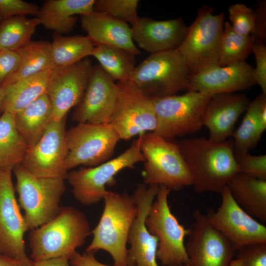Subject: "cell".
I'll return each mask as SVG.
<instances>
[{
  "label": "cell",
  "mask_w": 266,
  "mask_h": 266,
  "mask_svg": "<svg viewBox=\"0 0 266 266\" xmlns=\"http://www.w3.org/2000/svg\"><path fill=\"white\" fill-rule=\"evenodd\" d=\"M178 144L198 194H220L239 173L232 139L215 141L204 137L185 138Z\"/></svg>",
  "instance_id": "obj_1"
},
{
  "label": "cell",
  "mask_w": 266,
  "mask_h": 266,
  "mask_svg": "<svg viewBox=\"0 0 266 266\" xmlns=\"http://www.w3.org/2000/svg\"><path fill=\"white\" fill-rule=\"evenodd\" d=\"M90 233V225L83 212L72 206H62L53 219L31 231L30 259L36 262L62 257L70 259Z\"/></svg>",
  "instance_id": "obj_2"
},
{
  "label": "cell",
  "mask_w": 266,
  "mask_h": 266,
  "mask_svg": "<svg viewBox=\"0 0 266 266\" xmlns=\"http://www.w3.org/2000/svg\"><path fill=\"white\" fill-rule=\"evenodd\" d=\"M103 210L92 232L93 239L86 251L108 252L116 266H127V244L138 207L133 196L107 191L104 196Z\"/></svg>",
  "instance_id": "obj_3"
},
{
  "label": "cell",
  "mask_w": 266,
  "mask_h": 266,
  "mask_svg": "<svg viewBox=\"0 0 266 266\" xmlns=\"http://www.w3.org/2000/svg\"><path fill=\"white\" fill-rule=\"evenodd\" d=\"M145 159L142 172L146 185H163L179 191L192 185L191 177L178 143L167 140L153 132L139 135Z\"/></svg>",
  "instance_id": "obj_4"
},
{
  "label": "cell",
  "mask_w": 266,
  "mask_h": 266,
  "mask_svg": "<svg viewBox=\"0 0 266 266\" xmlns=\"http://www.w3.org/2000/svg\"><path fill=\"white\" fill-rule=\"evenodd\" d=\"M13 170L19 206L24 211L28 230L37 228L53 219L62 207L60 204L66 190L65 179L36 176L20 165Z\"/></svg>",
  "instance_id": "obj_5"
},
{
  "label": "cell",
  "mask_w": 266,
  "mask_h": 266,
  "mask_svg": "<svg viewBox=\"0 0 266 266\" xmlns=\"http://www.w3.org/2000/svg\"><path fill=\"white\" fill-rule=\"evenodd\" d=\"M190 74L177 49L150 55L135 66L127 82L152 98L187 90Z\"/></svg>",
  "instance_id": "obj_6"
},
{
  "label": "cell",
  "mask_w": 266,
  "mask_h": 266,
  "mask_svg": "<svg viewBox=\"0 0 266 266\" xmlns=\"http://www.w3.org/2000/svg\"><path fill=\"white\" fill-rule=\"evenodd\" d=\"M211 97L188 91L181 95L152 98L157 118L153 133L168 141L196 133L203 126L205 110Z\"/></svg>",
  "instance_id": "obj_7"
},
{
  "label": "cell",
  "mask_w": 266,
  "mask_h": 266,
  "mask_svg": "<svg viewBox=\"0 0 266 266\" xmlns=\"http://www.w3.org/2000/svg\"><path fill=\"white\" fill-rule=\"evenodd\" d=\"M214 9L201 7L177 49L190 75L217 66L220 40L223 32V12L214 14Z\"/></svg>",
  "instance_id": "obj_8"
},
{
  "label": "cell",
  "mask_w": 266,
  "mask_h": 266,
  "mask_svg": "<svg viewBox=\"0 0 266 266\" xmlns=\"http://www.w3.org/2000/svg\"><path fill=\"white\" fill-rule=\"evenodd\" d=\"M140 138L117 157L93 167H82L67 172L66 179L72 187L75 199L84 205L99 202L106 193V186L113 185L116 175L123 169L134 168L139 162H144Z\"/></svg>",
  "instance_id": "obj_9"
},
{
  "label": "cell",
  "mask_w": 266,
  "mask_h": 266,
  "mask_svg": "<svg viewBox=\"0 0 266 266\" xmlns=\"http://www.w3.org/2000/svg\"><path fill=\"white\" fill-rule=\"evenodd\" d=\"M171 190L159 186V189L145 220L150 233L158 239L157 258L163 266H187L188 258L184 239L189 229L179 223L168 204Z\"/></svg>",
  "instance_id": "obj_10"
},
{
  "label": "cell",
  "mask_w": 266,
  "mask_h": 266,
  "mask_svg": "<svg viewBox=\"0 0 266 266\" xmlns=\"http://www.w3.org/2000/svg\"><path fill=\"white\" fill-rule=\"evenodd\" d=\"M67 171L79 166L93 167L107 161L120 140L108 123L78 124L66 132Z\"/></svg>",
  "instance_id": "obj_11"
},
{
  "label": "cell",
  "mask_w": 266,
  "mask_h": 266,
  "mask_svg": "<svg viewBox=\"0 0 266 266\" xmlns=\"http://www.w3.org/2000/svg\"><path fill=\"white\" fill-rule=\"evenodd\" d=\"M117 98L109 121L121 139L153 132L157 118L152 98L127 82H117Z\"/></svg>",
  "instance_id": "obj_12"
},
{
  "label": "cell",
  "mask_w": 266,
  "mask_h": 266,
  "mask_svg": "<svg viewBox=\"0 0 266 266\" xmlns=\"http://www.w3.org/2000/svg\"><path fill=\"white\" fill-rule=\"evenodd\" d=\"M193 218L185 244L187 266H229L236 249L199 209L193 211Z\"/></svg>",
  "instance_id": "obj_13"
},
{
  "label": "cell",
  "mask_w": 266,
  "mask_h": 266,
  "mask_svg": "<svg viewBox=\"0 0 266 266\" xmlns=\"http://www.w3.org/2000/svg\"><path fill=\"white\" fill-rule=\"evenodd\" d=\"M66 117L60 121H52L38 141L29 147L20 165L32 174L66 179L68 172L65 164L67 153Z\"/></svg>",
  "instance_id": "obj_14"
},
{
  "label": "cell",
  "mask_w": 266,
  "mask_h": 266,
  "mask_svg": "<svg viewBox=\"0 0 266 266\" xmlns=\"http://www.w3.org/2000/svg\"><path fill=\"white\" fill-rule=\"evenodd\" d=\"M222 201L216 211L206 217L210 224L224 235L236 250L245 246L266 243V227L245 212L233 200L226 186L220 194Z\"/></svg>",
  "instance_id": "obj_15"
},
{
  "label": "cell",
  "mask_w": 266,
  "mask_h": 266,
  "mask_svg": "<svg viewBox=\"0 0 266 266\" xmlns=\"http://www.w3.org/2000/svg\"><path fill=\"white\" fill-rule=\"evenodd\" d=\"M13 168L0 169V254L20 260L26 254L25 233L28 231L16 198Z\"/></svg>",
  "instance_id": "obj_16"
},
{
  "label": "cell",
  "mask_w": 266,
  "mask_h": 266,
  "mask_svg": "<svg viewBox=\"0 0 266 266\" xmlns=\"http://www.w3.org/2000/svg\"><path fill=\"white\" fill-rule=\"evenodd\" d=\"M93 66L88 57L70 66L52 69L46 93L51 103L53 121H60L80 102Z\"/></svg>",
  "instance_id": "obj_17"
},
{
  "label": "cell",
  "mask_w": 266,
  "mask_h": 266,
  "mask_svg": "<svg viewBox=\"0 0 266 266\" xmlns=\"http://www.w3.org/2000/svg\"><path fill=\"white\" fill-rule=\"evenodd\" d=\"M159 186H137L133 196L138 207L136 217L128 237L130 245L127 254V265L131 266H159L157 252L158 239L147 229L145 220L149 209L155 199Z\"/></svg>",
  "instance_id": "obj_18"
},
{
  "label": "cell",
  "mask_w": 266,
  "mask_h": 266,
  "mask_svg": "<svg viewBox=\"0 0 266 266\" xmlns=\"http://www.w3.org/2000/svg\"><path fill=\"white\" fill-rule=\"evenodd\" d=\"M117 98L116 82L98 65L93 66L88 85L72 114L78 123H108Z\"/></svg>",
  "instance_id": "obj_19"
},
{
  "label": "cell",
  "mask_w": 266,
  "mask_h": 266,
  "mask_svg": "<svg viewBox=\"0 0 266 266\" xmlns=\"http://www.w3.org/2000/svg\"><path fill=\"white\" fill-rule=\"evenodd\" d=\"M256 84L254 68L241 61L223 66H213L190 75L187 91L213 96L245 90Z\"/></svg>",
  "instance_id": "obj_20"
},
{
  "label": "cell",
  "mask_w": 266,
  "mask_h": 266,
  "mask_svg": "<svg viewBox=\"0 0 266 266\" xmlns=\"http://www.w3.org/2000/svg\"><path fill=\"white\" fill-rule=\"evenodd\" d=\"M131 28L133 41L150 54L177 49L188 30L181 18L158 21L139 17Z\"/></svg>",
  "instance_id": "obj_21"
},
{
  "label": "cell",
  "mask_w": 266,
  "mask_h": 266,
  "mask_svg": "<svg viewBox=\"0 0 266 266\" xmlns=\"http://www.w3.org/2000/svg\"><path fill=\"white\" fill-rule=\"evenodd\" d=\"M250 101L243 94L223 93L212 96L203 116V126L209 132L208 138L223 141L232 136L237 120L246 111Z\"/></svg>",
  "instance_id": "obj_22"
},
{
  "label": "cell",
  "mask_w": 266,
  "mask_h": 266,
  "mask_svg": "<svg viewBox=\"0 0 266 266\" xmlns=\"http://www.w3.org/2000/svg\"><path fill=\"white\" fill-rule=\"evenodd\" d=\"M80 21L83 30L95 46L103 45L118 47L135 56L141 54L133 42L128 23L94 11L81 15Z\"/></svg>",
  "instance_id": "obj_23"
},
{
  "label": "cell",
  "mask_w": 266,
  "mask_h": 266,
  "mask_svg": "<svg viewBox=\"0 0 266 266\" xmlns=\"http://www.w3.org/2000/svg\"><path fill=\"white\" fill-rule=\"evenodd\" d=\"M95 0H48L39 8L36 18L40 24L55 33L63 34L71 31L77 17L94 12Z\"/></svg>",
  "instance_id": "obj_24"
},
{
  "label": "cell",
  "mask_w": 266,
  "mask_h": 266,
  "mask_svg": "<svg viewBox=\"0 0 266 266\" xmlns=\"http://www.w3.org/2000/svg\"><path fill=\"white\" fill-rule=\"evenodd\" d=\"M227 187L238 206L250 216L266 224V180L239 172L232 178Z\"/></svg>",
  "instance_id": "obj_25"
},
{
  "label": "cell",
  "mask_w": 266,
  "mask_h": 266,
  "mask_svg": "<svg viewBox=\"0 0 266 266\" xmlns=\"http://www.w3.org/2000/svg\"><path fill=\"white\" fill-rule=\"evenodd\" d=\"M52 69L0 86L1 112L18 113L46 91Z\"/></svg>",
  "instance_id": "obj_26"
},
{
  "label": "cell",
  "mask_w": 266,
  "mask_h": 266,
  "mask_svg": "<svg viewBox=\"0 0 266 266\" xmlns=\"http://www.w3.org/2000/svg\"><path fill=\"white\" fill-rule=\"evenodd\" d=\"M16 129L29 147L42 137L52 120V107L46 93L14 114Z\"/></svg>",
  "instance_id": "obj_27"
},
{
  "label": "cell",
  "mask_w": 266,
  "mask_h": 266,
  "mask_svg": "<svg viewBox=\"0 0 266 266\" xmlns=\"http://www.w3.org/2000/svg\"><path fill=\"white\" fill-rule=\"evenodd\" d=\"M17 51L20 58L18 66L0 86L54 68L51 43L48 41L32 40Z\"/></svg>",
  "instance_id": "obj_28"
},
{
  "label": "cell",
  "mask_w": 266,
  "mask_h": 266,
  "mask_svg": "<svg viewBox=\"0 0 266 266\" xmlns=\"http://www.w3.org/2000/svg\"><path fill=\"white\" fill-rule=\"evenodd\" d=\"M29 146L17 131L14 114L0 117V169L13 168L22 162Z\"/></svg>",
  "instance_id": "obj_29"
},
{
  "label": "cell",
  "mask_w": 266,
  "mask_h": 266,
  "mask_svg": "<svg viewBox=\"0 0 266 266\" xmlns=\"http://www.w3.org/2000/svg\"><path fill=\"white\" fill-rule=\"evenodd\" d=\"M95 45L87 36L55 33L51 43L54 68L65 67L90 56Z\"/></svg>",
  "instance_id": "obj_30"
},
{
  "label": "cell",
  "mask_w": 266,
  "mask_h": 266,
  "mask_svg": "<svg viewBox=\"0 0 266 266\" xmlns=\"http://www.w3.org/2000/svg\"><path fill=\"white\" fill-rule=\"evenodd\" d=\"M90 56L98 61L102 69L114 81L127 82L136 66L135 56L118 47L97 45Z\"/></svg>",
  "instance_id": "obj_31"
},
{
  "label": "cell",
  "mask_w": 266,
  "mask_h": 266,
  "mask_svg": "<svg viewBox=\"0 0 266 266\" xmlns=\"http://www.w3.org/2000/svg\"><path fill=\"white\" fill-rule=\"evenodd\" d=\"M265 96L262 93L250 101L241 124L233 132L232 136L234 153L249 152L257 145L265 132L259 119L260 108Z\"/></svg>",
  "instance_id": "obj_32"
},
{
  "label": "cell",
  "mask_w": 266,
  "mask_h": 266,
  "mask_svg": "<svg viewBox=\"0 0 266 266\" xmlns=\"http://www.w3.org/2000/svg\"><path fill=\"white\" fill-rule=\"evenodd\" d=\"M0 23V50L17 51L32 41L37 27L36 17L17 16L4 19Z\"/></svg>",
  "instance_id": "obj_33"
},
{
  "label": "cell",
  "mask_w": 266,
  "mask_h": 266,
  "mask_svg": "<svg viewBox=\"0 0 266 266\" xmlns=\"http://www.w3.org/2000/svg\"><path fill=\"white\" fill-rule=\"evenodd\" d=\"M255 41L252 35H243L234 31L230 23L225 22L221 36L217 66H223L245 61L252 51Z\"/></svg>",
  "instance_id": "obj_34"
},
{
  "label": "cell",
  "mask_w": 266,
  "mask_h": 266,
  "mask_svg": "<svg viewBox=\"0 0 266 266\" xmlns=\"http://www.w3.org/2000/svg\"><path fill=\"white\" fill-rule=\"evenodd\" d=\"M138 0H95L94 11L133 25L137 21Z\"/></svg>",
  "instance_id": "obj_35"
},
{
  "label": "cell",
  "mask_w": 266,
  "mask_h": 266,
  "mask_svg": "<svg viewBox=\"0 0 266 266\" xmlns=\"http://www.w3.org/2000/svg\"><path fill=\"white\" fill-rule=\"evenodd\" d=\"M231 26L236 33L243 35L253 33L255 26L254 10L243 3L231 5L228 9Z\"/></svg>",
  "instance_id": "obj_36"
},
{
  "label": "cell",
  "mask_w": 266,
  "mask_h": 266,
  "mask_svg": "<svg viewBox=\"0 0 266 266\" xmlns=\"http://www.w3.org/2000/svg\"><path fill=\"white\" fill-rule=\"evenodd\" d=\"M239 172L266 180V155L255 156L249 152L234 153Z\"/></svg>",
  "instance_id": "obj_37"
},
{
  "label": "cell",
  "mask_w": 266,
  "mask_h": 266,
  "mask_svg": "<svg viewBox=\"0 0 266 266\" xmlns=\"http://www.w3.org/2000/svg\"><path fill=\"white\" fill-rule=\"evenodd\" d=\"M234 258L241 260L243 266H266V243L243 247L236 250Z\"/></svg>",
  "instance_id": "obj_38"
},
{
  "label": "cell",
  "mask_w": 266,
  "mask_h": 266,
  "mask_svg": "<svg viewBox=\"0 0 266 266\" xmlns=\"http://www.w3.org/2000/svg\"><path fill=\"white\" fill-rule=\"evenodd\" d=\"M39 7L22 0H0V16L3 19L17 16H37Z\"/></svg>",
  "instance_id": "obj_39"
},
{
  "label": "cell",
  "mask_w": 266,
  "mask_h": 266,
  "mask_svg": "<svg viewBox=\"0 0 266 266\" xmlns=\"http://www.w3.org/2000/svg\"><path fill=\"white\" fill-rule=\"evenodd\" d=\"M255 56L256 67L254 68L256 84L266 95V46L265 42L255 41L252 51Z\"/></svg>",
  "instance_id": "obj_40"
},
{
  "label": "cell",
  "mask_w": 266,
  "mask_h": 266,
  "mask_svg": "<svg viewBox=\"0 0 266 266\" xmlns=\"http://www.w3.org/2000/svg\"><path fill=\"white\" fill-rule=\"evenodd\" d=\"M20 59L17 51L0 50V86L16 69Z\"/></svg>",
  "instance_id": "obj_41"
},
{
  "label": "cell",
  "mask_w": 266,
  "mask_h": 266,
  "mask_svg": "<svg viewBox=\"0 0 266 266\" xmlns=\"http://www.w3.org/2000/svg\"><path fill=\"white\" fill-rule=\"evenodd\" d=\"M255 15V26L252 35L256 41H266V2H258L254 10Z\"/></svg>",
  "instance_id": "obj_42"
},
{
  "label": "cell",
  "mask_w": 266,
  "mask_h": 266,
  "mask_svg": "<svg viewBox=\"0 0 266 266\" xmlns=\"http://www.w3.org/2000/svg\"><path fill=\"white\" fill-rule=\"evenodd\" d=\"M95 254V252L87 251L80 254L76 251L70 258L69 264L71 266H116L100 263L96 259Z\"/></svg>",
  "instance_id": "obj_43"
},
{
  "label": "cell",
  "mask_w": 266,
  "mask_h": 266,
  "mask_svg": "<svg viewBox=\"0 0 266 266\" xmlns=\"http://www.w3.org/2000/svg\"><path fill=\"white\" fill-rule=\"evenodd\" d=\"M69 259L66 257H58L33 262V266H70Z\"/></svg>",
  "instance_id": "obj_44"
},
{
  "label": "cell",
  "mask_w": 266,
  "mask_h": 266,
  "mask_svg": "<svg viewBox=\"0 0 266 266\" xmlns=\"http://www.w3.org/2000/svg\"><path fill=\"white\" fill-rule=\"evenodd\" d=\"M33 261L15 259L0 254V266H33Z\"/></svg>",
  "instance_id": "obj_45"
},
{
  "label": "cell",
  "mask_w": 266,
  "mask_h": 266,
  "mask_svg": "<svg viewBox=\"0 0 266 266\" xmlns=\"http://www.w3.org/2000/svg\"><path fill=\"white\" fill-rule=\"evenodd\" d=\"M229 266H243L242 262L239 259L234 258L230 262Z\"/></svg>",
  "instance_id": "obj_46"
},
{
  "label": "cell",
  "mask_w": 266,
  "mask_h": 266,
  "mask_svg": "<svg viewBox=\"0 0 266 266\" xmlns=\"http://www.w3.org/2000/svg\"><path fill=\"white\" fill-rule=\"evenodd\" d=\"M1 96L0 90V112H1Z\"/></svg>",
  "instance_id": "obj_47"
},
{
  "label": "cell",
  "mask_w": 266,
  "mask_h": 266,
  "mask_svg": "<svg viewBox=\"0 0 266 266\" xmlns=\"http://www.w3.org/2000/svg\"><path fill=\"white\" fill-rule=\"evenodd\" d=\"M1 19H2V18H1V16H0V22H1Z\"/></svg>",
  "instance_id": "obj_48"
}]
</instances>
